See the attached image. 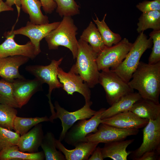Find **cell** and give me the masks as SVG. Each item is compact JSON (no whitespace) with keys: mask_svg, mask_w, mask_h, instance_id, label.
I'll list each match as a JSON object with an SVG mask.
<instances>
[{"mask_svg":"<svg viewBox=\"0 0 160 160\" xmlns=\"http://www.w3.org/2000/svg\"><path fill=\"white\" fill-rule=\"evenodd\" d=\"M15 25V24L11 31L4 34L6 39L0 44V58L21 55L33 59L36 56L35 54L34 47L30 41L23 45L19 44L15 41L14 38L15 35L13 32Z\"/></svg>","mask_w":160,"mask_h":160,"instance_id":"cell-14","label":"cell"},{"mask_svg":"<svg viewBox=\"0 0 160 160\" xmlns=\"http://www.w3.org/2000/svg\"><path fill=\"white\" fill-rule=\"evenodd\" d=\"M12 82L13 96L19 108L26 104L34 94L42 89L43 84L35 78L32 79L24 77L17 78Z\"/></svg>","mask_w":160,"mask_h":160,"instance_id":"cell-15","label":"cell"},{"mask_svg":"<svg viewBox=\"0 0 160 160\" xmlns=\"http://www.w3.org/2000/svg\"><path fill=\"white\" fill-rule=\"evenodd\" d=\"M98 83L104 89L107 101L110 105L123 96L134 92L127 83L110 69L102 71L100 73Z\"/></svg>","mask_w":160,"mask_h":160,"instance_id":"cell-6","label":"cell"},{"mask_svg":"<svg viewBox=\"0 0 160 160\" xmlns=\"http://www.w3.org/2000/svg\"><path fill=\"white\" fill-rule=\"evenodd\" d=\"M60 22H54L44 24H35L28 21L25 26L14 30L16 35H22L28 37L33 45L35 54L37 56L41 52V41L45 38L52 31L56 28Z\"/></svg>","mask_w":160,"mask_h":160,"instance_id":"cell-13","label":"cell"},{"mask_svg":"<svg viewBox=\"0 0 160 160\" xmlns=\"http://www.w3.org/2000/svg\"><path fill=\"white\" fill-rule=\"evenodd\" d=\"M149 35L152 39L153 47L148 63L154 64L160 62V30H153Z\"/></svg>","mask_w":160,"mask_h":160,"instance_id":"cell-34","label":"cell"},{"mask_svg":"<svg viewBox=\"0 0 160 160\" xmlns=\"http://www.w3.org/2000/svg\"><path fill=\"white\" fill-rule=\"evenodd\" d=\"M57 5L56 12L62 17L80 13L79 6L75 0H53Z\"/></svg>","mask_w":160,"mask_h":160,"instance_id":"cell-31","label":"cell"},{"mask_svg":"<svg viewBox=\"0 0 160 160\" xmlns=\"http://www.w3.org/2000/svg\"><path fill=\"white\" fill-rule=\"evenodd\" d=\"M139 117L154 120L160 117V104L141 98L129 110Z\"/></svg>","mask_w":160,"mask_h":160,"instance_id":"cell-21","label":"cell"},{"mask_svg":"<svg viewBox=\"0 0 160 160\" xmlns=\"http://www.w3.org/2000/svg\"><path fill=\"white\" fill-rule=\"evenodd\" d=\"M5 2L7 5L10 7L15 5L18 12V19L19 16L21 9L20 0H6Z\"/></svg>","mask_w":160,"mask_h":160,"instance_id":"cell-39","label":"cell"},{"mask_svg":"<svg viewBox=\"0 0 160 160\" xmlns=\"http://www.w3.org/2000/svg\"><path fill=\"white\" fill-rule=\"evenodd\" d=\"M149 120L140 118L129 111L102 119L101 123L123 129H139L145 127Z\"/></svg>","mask_w":160,"mask_h":160,"instance_id":"cell-16","label":"cell"},{"mask_svg":"<svg viewBox=\"0 0 160 160\" xmlns=\"http://www.w3.org/2000/svg\"><path fill=\"white\" fill-rule=\"evenodd\" d=\"M57 149L64 155L67 160H87L91 155L98 143L88 142L79 143L74 149H67L59 140L56 139Z\"/></svg>","mask_w":160,"mask_h":160,"instance_id":"cell-19","label":"cell"},{"mask_svg":"<svg viewBox=\"0 0 160 160\" xmlns=\"http://www.w3.org/2000/svg\"><path fill=\"white\" fill-rule=\"evenodd\" d=\"M29 59L21 55L0 58V76L10 82L16 79L23 77L20 74L19 68L21 65L27 63Z\"/></svg>","mask_w":160,"mask_h":160,"instance_id":"cell-17","label":"cell"},{"mask_svg":"<svg viewBox=\"0 0 160 160\" xmlns=\"http://www.w3.org/2000/svg\"><path fill=\"white\" fill-rule=\"evenodd\" d=\"M141 98L140 95L137 92H131L123 96L110 107L104 110L101 116V119L129 111L134 103Z\"/></svg>","mask_w":160,"mask_h":160,"instance_id":"cell-22","label":"cell"},{"mask_svg":"<svg viewBox=\"0 0 160 160\" xmlns=\"http://www.w3.org/2000/svg\"><path fill=\"white\" fill-rule=\"evenodd\" d=\"M127 83L142 98L159 103L160 62L149 64L140 61Z\"/></svg>","mask_w":160,"mask_h":160,"instance_id":"cell-1","label":"cell"},{"mask_svg":"<svg viewBox=\"0 0 160 160\" xmlns=\"http://www.w3.org/2000/svg\"><path fill=\"white\" fill-rule=\"evenodd\" d=\"M139 33L124 59L118 66L110 69L127 83L131 80L143 53L152 45L150 37L148 39L143 32Z\"/></svg>","mask_w":160,"mask_h":160,"instance_id":"cell-4","label":"cell"},{"mask_svg":"<svg viewBox=\"0 0 160 160\" xmlns=\"http://www.w3.org/2000/svg\"><path fill=\"white\" fill-rule=\"evenodd\" d=\"M105 109L102 108L88 120L78 121L68 130L64 140L68 144L75 146L79 143L85 142L86 137L90 133L97 131L101 123V116Z\"/></svg>","mask_w":160,"mask_h":160,"instance_id":"cell-8","label":"cell"},{"mask_svg":"<svg viewBox=\"0 0 160 160\" xmlns=\"http://www.w3.org/2000/svg\"><path fill=\"white\" fill-rule=\"evenodd\" d=\"M97 55L89 44L78 40L76 62L70 71L79 75L89 88L98 83L100 72L96 62Z\"/></svg>","mask_w":160,"mask_h":160,"instance_id":"cell-2","label":"cell"},{"mask_svg":"<svg viewBox=\"0 0 160 160\" xmlns=\"http://www.w3.org/2000/svg\"><path fill=\"white\" fill-rule=\"evenodd\" d=\"M56 139L51 132H48L44 135L41 145L46 160H65L64 156L57 149Z\"/></svg>","mask_w":160,"mask_h":160,"instance_id":"cell-26","label":"cell"},{"mask_svg":"<svg viewBox=\"0 0 160 160\" xmlns=\"http://www.w3.org/2000/svg\"><path fill=\"white\" fill-rule=\"evenodd\" d=\"M57 76L60 82L63 84V89L68 95H72L74 92H78L84 97L85 103L92 104L90 100V88L79 75L70 71L65 72L59 67Z\"/></svg>","mask_w":160,"mask_h":160,"instance_id":"cell-12","label":"cell"},{"mask_svg":"<svg viewBox=\"0 0 160 160\" xmlns=\"http://www.w3.org/2000/svg\"><path fill=\"white\" fill-rule=\"evenodd\" d=\"M44 159L43 151L35 153L23 152L16 145L4 148L0 152V160H43Z\"/></svg>","mask_w":160,"mask_h":160,"instance_id":"cell-24","label":"cell"},{"mask_svg":"<svg viewBox=\"0 0 160 160\" xmlns=\"http://www.w3.org/2000/svg\"><path fill=\"white\" fill-rule=\"evenodd\" d=\"M20 136L16 132L0 127V152L7 147L17 145Z\"/></svg>","mask_w":160,"mask_h":160,"instance_id":"cell-33","label":"cell"},{"mask_svg":"<svg viewBox=\"0 0 160 160\" xmlns=\"http://www.w3.org/2000/svg\"><path fill=\"white\" fill-rule=\"evenodd\" d=\"M44 135L41 123L33 127L30 131L20 136L17 146L20 151L28 153L38 151Z\"/></svg>","mask_w":160,"mask_h":160,"instance_id":"cell-18","label":"cell"},{"mask_svg":"<svg viewBox=\"0 0 160 160\" xmlns=\"http://www.w3.org/2000/svg\"><path fill=\"white\" fill-rule=\"evenodd\" d=\"M139 132L138 129H123L101 123L96 132L87 135L85 142L105 143L124 140L128 136L137 135Z\"/></svg>","mask_w":160,"mask_h":160,"instance_id":"cell-11","label":"cell"},{"mask_svg":"<svg viewBox=\"0 0 160 160\" xmlns=\"http://www.w3.org/2000/svg\"><path fill=\"white\" fill-rule=\"evenodd\" d=\"M17 111L9 105L0 103V127L12 130Z\"/></svg>","mask_w":160,"mask_h":160,"instance_id":"cell-30","label":"cell"},{"mask_svg":"<svg viewBox=\"0 0 160 160\" xmlns=\"http://www.w3.org/2000/svg\"><path fill=\"white\" fill-rule=\"evenodd\" d=\"M0 103L19 108L13 95L12 82L3 79L0 80Z\"/></svg>","mask_w":160,"mask_h":160,"instance_id":"cell-32","label":"cell"},{"mask_svg":"<svg viewBox=\"0 0 160 160\" xmlns=\"http://www.w3.org/2000/svg\"><path fill=\"white\" fill-rule=\"evenodd\" d=\"M143 140L140 146L131 151V158L137 159L145 153L156 151L160 152V117L149 119L143 130Z\"/></svg>","mask_w":160,"mask_h":160,"instance_id":"cell-9","label":"cell"},{"mask_svg":"<svg viewBox=\"0 0 160 160\" xmlns=\"http://www.w3.org/2000/svg\"><path fill=\"white\" fill-rule=\"evenodd\" d=\"M42 9L46 14H51L56 8L57 5L53 0H39Z\"/></svg>","mask_w":160,"mask_h":160,"instance_id":"cell-36","label":"cell"},{"mask_svg":"<svg viewBox=\"0 0 160 160\" xmlns=\"http://www.w3.org/2000/svg\"><path fill=\"white\" fill-rule=\"evenodd\" d=\"M14 9L12 7L7 5L2 0H0V12L6 11H13Z\"/></svg>","mask_w":160,"mask_h":160,"instance_id":"cell-40","label":"cell"},{"mask_svg":"<svg viewBox=\"0 0 160 160\" xmlns=\"http://www.w3.org/2000/svg\"><path fill=\"white\" fill-rule=\"evenodd\" d=\"M92 105L85 103L80 109L69 112L61 107L57 102H55L54 107L56 112L53 119L58 118L61 121L62 130L59 139L60 141L64 140L66 132L76 122L79 120L90 118L96 113L97 111L90 108Z\"/></svg>","mask_w":160,"mask_h":160,"instance_id":"cell-10","label":"cell"},{"mask_svg":"<svg viewBox=\"0 0 160 160\" xmlns=\"http://www.w3.org/2000/svg\"><path fill=\"white\" fill-rule=\"evenodd\" d=\"M134 139L122 140L105 143L101 151L104 159L109 158L113 160H127L131 151L126 150Z\"/></svg>","mask_w":160,"mask_h":160,"instance_id":"cell-20","label":"cell"},{"mask_svg":"<svg viewBox=\"0 0 160 160\" xmlns=\"http://www.w3.org/2000/svg\"><path fill=\"white\" fill-rule=\"evenodd\" d=\"M136 7L142 13L153 11H160V0L144 1L137 4Z\"/></svg>","mask_w":160,"mask_h":160,"instance_id":"cell-35","label":"cell"},{"mask_svg":"<svg viewBox=\"0 0 160 160\" xmlns=\"http://www.w3.org/2000/svg\"><path fill=\"white\" fill-rule=\"evenodd\" d=\"M96 19H92L97 25V28L103 38L105 46L110 47L113 44L115 45L121 40V37L118 33L112 32L109 28L105 22L107 14H105L103 19L101 21L95 14Z\"/></svg>","mask_w":160,"mask_h":160,"instance_id":"cell-28","label":"cell"},{"mask_svg":"<svg viewBox=\"0 0 160 160\" xmlns=\"http://www.w3.org/2000/svg\"><path fill=\"white\" fill-rule=\"evenodd\" d=\"M160 152L156 151L146 152L137 160H157L160 159Z\"/></svg>","mask_w":160,"mask_h":160,"instance_id":"cell-37","label":"cell"},{"mask_svg":"<svg viewBox=\"0 0 160 160\" xmlns=\"http://www.w3.org/2000/svg\"><path fill=\"white\" fill-rule=\"evenodd\" d=\"M21 8L29 16L30 22L35 24L49 23L48 17L44 15L41 10V4L39 0H20Z\"/></svg>","mask_w":160,"mask_h":160,"instance_id":"cell-23","label":"cell"},{"mask_svg":"<svg viewBox=\"0 0 160 160\" xmlns=\"http://www.w3.org/2000/svg\"><path fill=\"white\" fill-rule=\"evenodd\" d=\"M78 28L71 16H64L58 26L45 38L49 49H57L63 46L69 49L73 59L78 52V41L76 38Z\"/></svg>","mask_w":160,"mask_h":160,"instance_id":"cell-3","label":"cell"},{"mask_svg":"<svg viewBox=\"0 0 160 160\" xmlns=\"http://www.w3.org/2000/svg\"><path fill=\"white\" fill-rule=\"evenodd\" d=\"M63 58L58 60H53L47 65H30L27 66L25 70L39 80L43 84H47L49 86L48 93L47 96L48 98L51 112L55 113V107L51 100V95L53 90L62 88L63 84L60 82L57 76V68L61 64Z\"/></svg>","mask_w":160,"mask_h":160,"instance_id":"cell-5","label":"cell"},{"mask_svg":"<svg viewBox=\"0 0 160 160\" xmlns=\"http://www.w3.org/2000/svg\"><path fill=\"white\" fill-rule=\"evenodd\" d=\"M133 43L124 38L113 46L106 47L98 54L96 62L99 71L115 67L124 59Z\"/></svg>","mask_w":160,"mask_h":160,"instance_id":"cell-7","label":"cell"},{"mask_svg":"<svg viewBox=\"0 0 160 160\" xmlns=\"http://www.w3.org/2000/svg\"><path fill=\"white\" fill-rule=\"evenodd\" d=\"M103 159L101 148L98 146L96 148L88 160H103Z\"/></svg>","mask_w":160,"mask_h":160,"instance_id":"cell-38","label":"cell"},{"mask_svg":"<svg viewBox=\"0 0 160 160\" xmlns=\"http://www.w3.org/2000/svg\"><path fill=\"white\" fill-rule=\"evenodd\" d=\"M138 20L137 31L139 33L149 28L160 30V11L142 13Z\"/></svg>","mask_w":160,"mask_h":160,"instance_id":"cell-27","label":"cell"},{"mask_svg":"<svg viewBox=\"0 0 160 160\" xmlns=\"http://www.w3.org/2000/svg\"><path fill=\"white\" fill-rule=\"evenodd\" d=\"M80 39L89 44L97 54L106 47L97 28L92 21L83 31Z\"/></svg>","mask_w":160,"mask_h":160,"instance_id":"cell-25","label":"cell"},{"mask_svg":"<svg viewBox=\"0 0 160 160\" xmlns=\"http://www.w3.org/2000/svg\"><path fill=\"white\" fill-rule=\"evenodd\" d=\"M49 121H50L49 119L47 116L33 118H24L16 116L14 121V130L21 136L28 132L36 125L43 122Z\"/></svg>","mask_w":160,"mask_h":160,"instance_id":"cell-29","label":"cell"}]
</instances>
